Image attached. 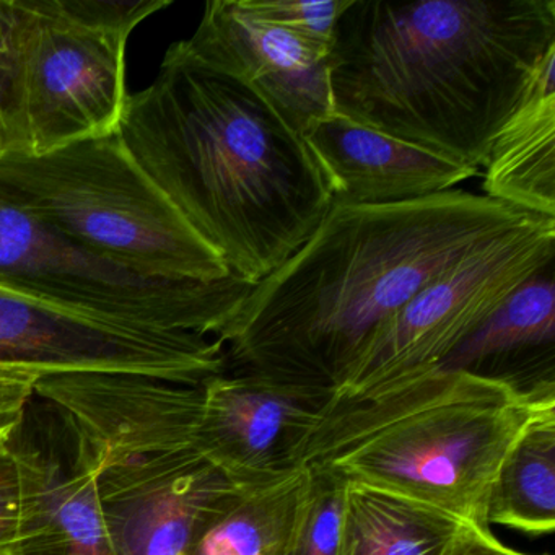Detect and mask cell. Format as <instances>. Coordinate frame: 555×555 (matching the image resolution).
Returning a JSON list of instances; mask_svg holds the SVG:
<instances>
[{
    "mask_svg": "<svg viewBox=\"0 0 555 555\" xmlns=\"http://www.w3.org/2000/svg\"><path fill=\"white\" fill-rule=\"evenodd\" d=\"M538 216L464 190L337 206L217 337L227 365L331 398L373 331L477 249Z\"/></svg>",
    "mask_w": 555,
    "mask_h": 555,
    "instance_id": "6da1fadb",
    "label": "cell"
},
{
    "mask_svg": "<svg viewBox=\"0 0 555 555\" xmlns=\"http://www.w3.org/2000/svg\"><path fill=\"white\" fill-rule=\"evenodd\" d=\"M119 135L194 232L251 285L295 255L333 206L295 126L258 90L175 44L157 79L128 96Z\"/></svg>",
    "mask_w": 555,
    "mask_h": 555,
    "instance_id": "7a4b0ae2",
    "label": "cell"
},
{
    "mask_svg": "<svg viewBox=\"0 0 555 555\" xmlns=\"http://www.w3.org/2000/svg\"><path fill=\"white\" fill-rule=\"evenodd\" d=\"M552 48L554 0H352L330 53L334 113L479 171Z\"/></svg>",
    "mask_w": 555,
    "mask_h": 555,
    "instance_id": "3957f363",
    "label": "cell"
},
{
    "mask_svg": "<svg viewBox=\"0 0 555 555\" xmlns=\"http://www.w3.org/2000/svg\"><path fill=\"white\" fill-rule=\"evenodd\" d=\"M555 414V383L521 388L466 370L434 369L370 395L330 398L288 448V466L370 483L480 528L503 461Z\"/></svg>",
    "mask_w": 555,
    "mask_h": 555,
    "instance_id": "277c9868",
    "label": "cell"
},
{
    "mask_svg": "<svg viewBox=\"0 0 555 555\" xmlns=\"http://www.w3.org/2000/svg\"><path fill=\"white\" fill-rule=\"evenodd\" d=\"M35 396L66 411L86 435L116 555H186L245 487L201 450V385L139 373H54L38 379Z\"/></svg>",
    "mask_w": 555,
    "mask_h": 555,
    "instance_id": "5b68a950",
    "label": "cell"
},
{
    "mask_svg": "<svg viewBox=\"0 0 555 555\" xmlns=\"http://www.w3.org/2000/svg\"><path fill=\"white\" fill-rule=\"evenodd\" d=\"M170 0H0V126L9 154L43 155L118 131L126 48Z\"/></svg>",
    "mask_w": 555,
    "mask_h": 555,
    "instance_id": "8992f818",
    "label": "cell"
},
{
    "mask_svg": "<svg viewBox=\"0 0 555 555\" xmlns=\"http://www.w3.org/2000/svg\"><path fill=\"white\" fill-rule=\"evenodd\" d=\"M0 194L144 278L217 282L233 275L139 167L119 129L43 155L2 152Z\"/></svg>",
    "mask_w": 555,
    "mask_h": 555,
    "instance_id": "52a82bcc",
    "label": "cell"
},
{
    "mask_svg": "<svg viewBox=\"0 0 555 555\" xmlns=\"http://www.w3.org/2000/svg\"><path fill=\"white\" fill-rule=\"evenodd\" d=\"M0 284L155 330L217 337L255 285L144 278L74 243L0 194Z\"/></svg>",
    "mask_w": 555,
    "mask_h": 555,
    "instance_id": "ba28073f",
    "label": "cell"
},
{
    "mask_svg": "<svg viewBox=\"0 0 555 555\" xmlns=\"http://www.w3.org/2000/svg\"><path fill=\"white\" fill-rule=\"evenodd\" d=\"M551 261L555 219L547 217L461 259L373 331L331 398L370 395L437 369Z\"/></svg>",
    "mask_w": 555,
    "mask_h": 555,
    "instance_id": "9c48e42d",
    "label": "cell"
},
{
    "mask_svg": "<svg viewBox=\"0 0 555 555\" xmlns=\"http://www.w3.org/2000/svg\"><path fill=\"white\" fill-rule=\"evenodd\" d=\"M0 366L38 375L125 372L203 385L227 372L209 337L74 310L0 284Z\"/></svg>",
    "mask_w": 555,
    "mask_h": 555,
    "instance_id": "30bf717a",
    "label": "cell"
},
{
    "mask_svg": "<svg viewBox=\"0 0 555 555\" xmlns=\"http://www.w3.org/2000/svg\"><path fill=\"white\" fill-rule=\"evenodd\" d=\"M24 519L2 555H116L103 521L92 448L63 409L34 396L11 435Z\"/></svg>",
    "mask_w": 555,
    "mask_h": 555,
    "instance_id": "8fae6325",
    "label": "cell"
},
{
    "mask_svg": "<svg viewBox=\"0 0 555 555\" xmlns=\"http://www.w3.org/2000/svg\"><path fill=\"white\" fill-rule=\"evenodd\" d=\"M175 47L258 90L301 135L311 122L334 113L331 51L258 21L240 0L207 2L193 37Z\"/></svg>",
    "mask_w": 555,
    "mask_h": 555,
    "instance_id": "7c38bea8",
    "label": "cell"
},
{
    "mask_svg": "<svg viewBox=\"0 0 555 555\" xmlns=\"http://www.w3.org/2000/svg\"><path fill=\"white\" fill-rule=\"evenodd\" d=\"M199 447L230 479L264 482L288 466V448L330 396L251 373L201 385Z\"/></svg>",
    "mask_w": 555,
    "mask_h": 555,
    "instance_id": "4fadbf2b",
    "label": "cell"
},
{
    "mask_svg": "<svg viewBox=\"0 0 555 555\" xmlns=\"http://www.w3.org/2000/svg\"><path fill=\"white\" fill-rule=\"evenodd\" d=\"M305 142L337 206H382L434 196L479 175L333 113L311 122Z\"/></svg>",
    "mask_w": 555,
    "mask_h": 555,
    "instance_id": "5bb4252c",
    "label": "cell"
},
{
    "mask_svg": "<svg viewBox=\"0 0 555 555\" xmlns=\"http://www.w3.org/2000/svg\"><path fill=\"white\" fill-rule=\"evenodd\" d=\"M336 555H531L492 529L370 483L344 482Z\"/></svg>",
    "mask_w": 555,
    "mask_h": 555,
    "instance_id": "9a60e30c",
    "label": "cell"
},
{
    "mask_svg": "<svg viewBox=\"0 0 555 555\" xmlns=\"http://www.w3.org/2000/svg\"><path fill=\"white\" fill-rule=\"evenodd\" d=\"M554 262L526 279L437 369L466 370L521 388L555 383Z\"/></svg>",
    "mask_w": 555,
    "mask_h": 555,
    "instance_id": "2e32d148",
    "label": "cell"
},
{
    "mask_svg": "<svg viewBox=\"0 0 555 555\" xmlns=\"http://www.w3.org/2000/svg\"><path fill=\"white\" fill-rule=\"evenodd\" d=\"M483 168V196L555 219V48L535 67Z\"/></svg>",
    "mask_w": 555,
    "mask_h": 555,
    "instance_id": "e0dca14e",
    "label": "cell"
},
{
    "mask_svg": "<svg viewBox=\"0 0 555 555\" xmlns=\"http://www.w3.org/2000/svg\"><path fill=\"white\" fill-rule=\"evenodd\" d=\"M307 474L288 469L240 490L199 532L186 555H284Z\"/></svg>",
    "mask_w": 555,
    "mask_h": 555,
    "instance_id": "ac0fdd59",
    "label": "cell"
},
{
    "mask_svg": "<svg viewBox=\"0 0 555 555\" xmlns=\"http://www.w3.org/2000/svg\"><path fill=\"white\" fill-rule=\"evenodd\" d=\"M487 522L539 538L555 529V414L532 424L500 467Z\"/></svg>",
    "mask_w": 555,
    "mask_h": 555,
    "instance_id": "d6986e66",
    "label": "cell"
},
{
    "mask_svg": "<svg viewBox=\"0 0 555 555\" xmlns=\"http://www.w3.org/2000/svg\"><path fill=\"white\" fill-rule=\"evenodd\" d=\"M305 474L304 499L284 555H336L344 482L333 477Z\"/></svg>",
    "mask_w": 555,
    "mask_h": 555,
    "instance_id": "ffe728a7",
    "label": "cell"
},
{
    "mask_svg": "<svg viewBox=\"0 0 555 555\" xmlns=\"http://www.w3.org/2000/svg\"><path fill=\"white\" fill-rule=\"evenodd\" d=\"M240 4L258 21L331 51L337 22L352 0H240Z\"/></svg>",
    "mask_w": 555,
    "mask_h": 555,
    "instance_id": "44dd1931",
    "label": "cell"
},
{
    "mask_svg": "<svg viewBox=\"0 0 555 555\" xmlns=\"http://www.w3.org/2000/svg\"><path fill=\"white\" fill-rule=\"evenodd\" d=\"M11 435L0 440V555L14 544L24 519V483Z\"/></svg>",
    "mask_w": 555,
    "mask_h": 555,
    "instance_id": "7402d4cb",
    "label": "cell"
},
{
    "mask_svg": "<svg viewBox=\"0 0 555 555\" xmlns=\"http://www.w3.org/2000/svg\"><path fill=\"white\" fill-rule=\"evenodd\" d=\"M41 375L28 370L0 366V417L18 415L35 396Z\"/></svg>",
    "mask_w": 555,
    "mask_h": 555,
    "instance_id": "603a6c76",
    "label": "cell"
},
{
    "mask_svg": "<svg viewBox=\"0 0 555 555\" xmlns=\"http://www.w3.org/2000/svg\"><path fill=\"white\" fill-rule=\"evenodd\" d=\"M21 415L22 412L18 415H11V417H0V440H4V438H8L9 435L14 431Z\"/></svg>",
    "mask_w": 555,
    "mask_h": 555,
    "instance_id": "cb8c5ba5",
    "label": "cell"
},
{
    "mask_svg": "<svg viewBox=\"0 0 555 555\" xmlns=\"http://www.w3.org/2000/svg\"><path fill=\"white\" fill-rule=\"evenodd\" d=\"M4 152V147H2V126H0V154Z\"/></svg>",
    "mask_w": 555,
    "mask_h": 555,
    "instance_id": "d4e9b609",
    "label": "cell"
}]
</instances>
